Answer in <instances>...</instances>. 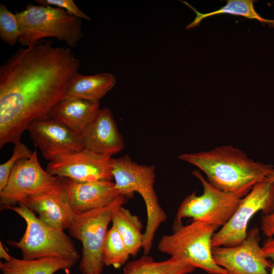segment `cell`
<instances>
[{
    "label": "cell",
    "mask_w": 274,
    "mask_h": 274,
    "mask_svg": "<svg viewBox=\"0 0 274 274\" xmlns=\"http://www.w3.org/2000/svg\"><path fill=\"white\" fill-rule=\"evenodd\" d=\"M80 63L49 40L22 48L0 67V148L20 142L32 122L66 97Z\"/></svg>",
    "instance_id": "6da1fadb"
},
{
    "label": "cell",
    "mask_w": 274,
    "mask_h": 274,
    "mask_svg": "<svg viewBox=\"0 0 274 274\" xmlns=\"http://www.w3.org/2000/svg\"><path fill=\"white\" fill-rule=\"evenodd\" d=\"M179 158L201 170L207 180L215 188L241 198L256 184L265 179L273 168L270 164L254 161L243 151L231 145L209 151L184 153Z\"/></svg>",
    "instance_id": "7a4b0ae2"
},
{
    "label": "cell",
    "mask_w": 274,
    "mask_h": 274,
    "mask_svg": "<svg viewBox=\"0 0 274 274\" xmlns=\"http://www.w3.org/2000/svg\"><path fill=\"white\" fill-rule=\"evenodd\" d=\"M217 225L192 220L184 225L174 220L173 232L160 238L157 248L162 253L187 262L210 274H231L216 264L212 254V238Z\"/></svg>",
    "instance_id": "3957f363"
},
{
    "label": "cell",
    "mask_w": 274,
    "mask_h": 274,
    "mask_svg": "<svg viewBox=\"0 0 274 274\" xmlns=\"http://www.w3.org/2000/svg\"><path fill=\"white\" fill-rule=\"evenodd\" d=\"M16 15L20 26L18 42L23 47L53 37L74 47L83 36L81 19L58 7L29 3Z\"/></svg>",
    "instance_id": "277c9868"
},
{
    "label": "cell",
    "mask_w": 274,
    "mask_h": 274,
    "mask_svg": "<svg viewBox=\"0 0 274 274\" xmlns=\"http://www.w3.org/2000/svg\"><path fill=\"white\" fill-rule=\"evenodd\" d=\"M8 209L16 213L26 224L25 232L19 241H7L12 247L20 250L23 259L60 257L76 262L79 260L80 256L75 244L63 230L45 224L23 204Z\"/></svg>",
    "instance_id": "5b68a950"
},
{
    "label": "cell",
    "mask_w": 274,
    "mask_h": 274,
    "mask_svg": "<svg viewBox=\"0 0 274 274\" xmlns=\"http://www.w3.org/2000/svg\"><path fill=\"white\" fill-rule=\"evenodd\" d=\"M126 201V198L120 195L105 207L75 214L67 229L82 245L79 265L82 274H101L104 266L102 250L108 225Z\"/></svg>",
    "instance_id": "8992f818"
},
{
    "label": "cell",
    "mask_w": 274,
    "mask_h": 274,
    "mask_svg": "<svg viewBox=\"0 0 274 274\" xmlns=\"http://www.w3.org/2000/svg\"><path fill=\"white\" fill-rule=\"evenodd\" d=\"M43 195L63 198V186L60 177L43 169L35 150L30 157L14 165L6 186L0 192L1 208L8 209L30 197Z\"/></svg>",
    "instance_id": "52a82bcc"
},
{
    "label": "cell",
    "mask_w": 274,
    "mask_h": 274,
    "mask_svg": "<svg viewBox=\"0 0 274 274\" xmlns=\"http://www.w3.org/2000/svg\"><path fill=\"white\" fill-rule=\"evenodd\" d=\"M192 174L200 182L203 192L197 195L194 191L187 195L179 206L175 220L182 222L185 218H191L222 227L231 218L242 198L215 188L199 170H193Z\"/></svg>",
    "instance_id": "ba28073f"
},
{
    "label": "cell",
    "mask_w": 274,
    "mask_h": 274,
    "mask_svg": "<svg viewBox=\"0 0 274 274\" xmlns=\"http://www.w3.org/2000/svg\"><path fill=\"white\" fill-rule=\"evenodd\" d=\"M260 211L263 215L274 211V182L267 178L256 184L241 198L228 222L215 233L212 247H232L241 244L247 236L250 220Z\"/></svg>",
    "instance_id": "9c48e42d"
},
{
    "label": "cell",
    "mask_w": 274,
    "mask_h": 274,
    "mask_svg": "<svg viewBox=\"0 0 274 274\" xmlns=\"http://www.w3.org/2000/svg\"><path fill=\"white\" fill-rule=\"evenodd\" d=\"M259 242V230L253 228L238 245L213 247L214 260L231 274H269L273 263L264 255Z\"/></svg>",
    "instance_id": "30bf717a"
},
{
    "label": "cell",
    "mask_w": 274,
    "mask_h": 274,
    "mask_svg": "<svg viewBox=\"0 0 274 274\" xmlns=\"http://www.w3.org/2000/svg\"><path fill=\"white\" fill-rule=\"evenodd\" d=\"M111 158L84 148L50 161L46 170L53 176L77 182L112 181Z\"/></svg>",
    "instance_id": "8fae6325"
},
{
    "label": "cell",
    "mask_w": 274,
    "mask_h": 274,
    "mask_svg": "<svg viewBox=\"0 0 274 274\" xmlns=\"http://www.w3.org/2000/svg\"><path fill=\"white\" fill-rule=\"evenodd\" d=\"M27 130L34 145L50 161L84 149L81 135L52 119L34 121L29 124Z\"/></svg>",
    "instance_id": "7c38bea8"
},
{
    "label": "cell",
    "mask_w": 274,
    "mask_h": 274,
    "mask_svg": "<svg viewBox=\"0 0 274 274\" xmlns=\"http://www.w3.org/2000/svg\"><path fill=\"white\" fill-rule=\"evenodd\" d=\"M60 178L63 199L75 214L105 207L121 195L112 181L81 182Z\"/></svg>",
    "instance_id": "4fadbf2b"
},
{
    "label": "cell",
    "mask_w": 274,
    "mask_h": 274,
    "mask_svg": "<svg viewBox=\"0 0 274 274\" xmlns=\"http://www.w3.org/2000/svg\"><path fill=\"white\" fill-rule=\"evenodd\" d=\"M84 148L93 153L112 157L124 148L111 110L100 109L82 135Z\"/></svg>",
    "instance_id": "5bb4252c"
},
{
    "label": "cell",
    "mask_w": 274,
    "mask_h": 274,
    "mask_svg": "<svg viewBox=\"0 0 274 274\" xmlns=\"http://www.w3.org/2000/svg\"><path fill=\"white\" fill-rule=\"evenodd\" d=\"M99 110V101L66 97L51 109L46 118L63 124L82 136Z\"/></svg>",
    "instance_id": "9a60e30c"
},
{
    "label": "cell",
    "mask_w": 274,
    "mask_h": 274,
    "mask_svg": "<svg viewBox=\"0 0 274 274\" xmlns=\"http://www.w3.org/2000/svg\"><path fill=\"white\" fill-rule=\"evenodd\" d=\"M112 174L115 187L119 194L126 198H132L135 189L140 184L155 181L154 165L140 164L133 161L129 156L111 158Z\"/></svg>",
    "instance_id": "2e32d148"
},
{
    "label": "cell",
    "mask_w": 274,
    "mask_h": 274,
    "mask_svg": "<svg viewBox=\"0 0 274 274\" xmlns=\"http://www.w3.org/2000/svg\"><path fill=\"white\" fill-rule=\"evenodd\" d=\"M21 204L37 213L39 219L45 224L62 230L68 229L75 214L63 198L59 196H34Z\"/></svg>",
    "instance_id": "e0dca14e"
},
{
    "label": "cell",
    "mask_w": 274,
    "mask_h": 274,
    "mask_svg": "<svg viewBox=\"0 0 274 274\" xmlns=\"http://www.w3.org/2000/svg\"><path fill=\"white\" fill-rule=\"evenodd\" d=\"M116 78L109 73L85 76L78 73L72 82L66 97L99 101L115 86Z\"/></svg>",
    "instance_id": "ac0fdd59"
},
{
    "label": "cell",
    "mask_w": 274,
    "mask_h": 274,
    "mask_svg": "<svg viewBox=\"0 0 274 274\" xmlns=\"http://www.w3.org/2000/svg\"><path fill=\"white\" fill-rule=\"evenodd\" d=\"M76 262L60 257L35 260L12 257L9 261L1 262L0 269L4 274H54L60 270H69Z\"/></svg>",
    "instance_id": "d6986e66"
},
{
    "label": "cell",
    "mask_w": 274,
    "mask_h": 274,
    "mask_svg": "<svg viewBox=\"0 0 274 274\" xmlns=\"http://www.w3.org/2000/svg\"><path fill=\"white\" fill-rule=\"evenodd\" d=\"M195 268L183 260L172 257L155 261L152 257L144 255L140 259L128 262L124 267V274H188Z\"/></svg>",
    "instance_id": "ffe728a7"
},
{
    "label": "cell",
    "mask_w": 274,
    "mask_h": 274,
    "mask_svg": "<svg viewBox=\"0 0 274 274\" xmlns=\"http://www.w3.org/2000/svg\"><path fill=\"white\" fill-rule=\"evenodd\" d=\"M112 222L130 255L135 256L143 246V225L139 218L122 206L115 214Z\"/></svg>",
    "instance_id": "44dd1931"
},
{
    "label": "cell",
    "mask_w": 274,
    "mask_h": 274,
    "mask_svg": "<svg viewBox=\"0 0 274 274\" xmlns=\"http://www.w3.org/2000/svg\"><path fill=\"white\" fill-rule=\"evenodd\" d=\"M181 2L191 8L196 14L194 20L186 26L187 30L198 26L201 21L207 17L221 14H228L243 16L250 19H256L263 25L266 24L270 27H274V19H264L256 12L254 7L255 1L253 0H228L224 6L215 11L207 13H201L187 2L183 1Z\"/></svg>",
    "instance_id": "7402d4cb"
},
{
    "label": "cell",
    "mask_w": 274,
    "mask_h": 274,
    "mask_svg": "<svg viewBox=\"0 0 274 274\" xmlns=\"http://www.w3.org/2000/svg\"><path fill=\"white\" fill-rule=\"evenodd\" d=\"M126 246L117 230L113 226L109 229L104 242L102 256L104 265L119 268L129 259Z\"/></svg>",
    "instance_id": "603a6c76"
},
{
    "label": "cell",
    "mask_w": 274,
    "mask_h": 274,
    "mask_svg": "<svg viewBox=\"0 0 274 274\" xmlns=\"http://www.w3.org/2000/svg\"><path fill=\"white\" fill-rule=\"evenodd\" d=\"M20 35V26L16 14L10 12L3 4H0V37L5 43L14 46Z\"/></svg>",
    "instance_id": "cb8c5ba5"
},
{
    "label": "cell",
    "mask_w": 274,
    "mask_h": 274,
    "mask_svg": "<svg viewBox=\"0 0 274 274\" xmlns=\"http://www.w3.org/2000/svg\"><path fill=\"white\" fill-rule=\"evenodd\" d=\"M33 152L21 142L14 145L11 157L0 165V192L6 186L14 165L19 160L29 158Z\"/></svg>",
    "instance_id": "d4e9b609"
},
{
    "label": "cell",
    "mask_w": 274,
    "mask_h": 274,
    "mask_svg": "<svg viewBox=\"0 0 274 274\" xmlns=\"http://www.w3.org/2000/svg\"><path fill=\"white\" fill-rule=\"evenodd\" d=\"M40 5L58 7L64 10L70 15L88 21L90 17L82 12L72 0H36Z\"/></svg>",
    "instance_id": "484cf974"
},
{
    "label": "cell",
    "mask_w": 274,
    "mask_h": 274,
    "mask_svg": "<svg viewBox=\"0 0 274 274\" xmlns=\"http://www.w3.org/2000/svg\"><path fill=\"white\" fill-rule=\"evenodd\" d=\"M261 230L267 237L274 236V211L263 216L261 220Z\"/></svg>",
    "instance_id": "4316f807"
},
{
    "label": "cell",
    "mask_w": 274,
    "mask_h": 274,
    "mask_svg": "<svg viewBox=\"0 0 274 274\" xmlns=\"http://www.w3.org/2000/svg\"><path fill=\"white\" fill-rule=\"evenodd\" d=\"M262 251L265 257L272 260V266L270 274H274V237H268L261 246Z\"/></svg>",
    "instance_id": "83f0119b"
},
{
    "label": "cell",
    "mask_w": 274,
    "mask_h": 274,
    "mask_svg": "<svg viewBox=\"0 0 274 274\" xmlns=\"http://www.w3.org/2000/svg\"><path fill=\"white\" fill-rule=\"evenodd\" d=\"M0 257L5 260V261H9L12 258L7 252L1 242H0Z\"/></svg>",
    "instance_id": "f1b7e54d"
},
{
    "label": "cell",
    "mask_w": 274,
    "mask_h": 274,
    "mask_svg": "<svg viewBox=\"0 0 274 274\" xmlns=\"http://www.w3.org/2000/svg\"><path fill=\"white\" fill-rule=\"evenodd\" d=\"M267 178L274 182V168L270 171Z\"/></svg>",
    "instance_id": "f546056e"
},
{
    "label": "cell",
    "mask_w": 274,
    "mask_h": 274,
    "mask_svg": "<svg viewBox=\"0 0 274 274\" xmlns=\"http://www.w3.org/2000/svg\"><path fill=\"white\" fill-rule=\"evenodd\" d=\"M2 274H4V273H2Z\"/></svg>",
    "instance_id": "4dcf8cb0"
}]
</instances>
